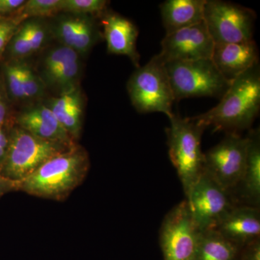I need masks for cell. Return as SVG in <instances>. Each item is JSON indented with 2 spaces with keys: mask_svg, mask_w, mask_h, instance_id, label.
<instances>
[{
  "mask_svg": "<svg viewBox=\"0 0 260 260\" xmlns=\"http://www.w3.org/2000/svg\"><path fill=\"white\" fill-rule=\"evenodd\" d=\"M208 112L192 116L205 127L215 131L239 133L250 129L260 109L259 64L235 78L220 99Z\"/></svg>",
  "mask_w": 260,
  "mask_h": 260,
  "instance_id": "cell-1",
  "label": "cell"
},
{
  "mask_svg": "<svg viewBox=\"0 0 260 260\" xmlns=\"http://www.w3.org/2000/svg\"><path fill=\"white\" fill-rule=\"evenodd\" d=\"M89 169L88 153L76 144L49 159L20 181V191L37 198L64 201L83 184Z\"/></svg>",
  "mask_w": 260,
  "mask_h": 260,
  "instance_id": "cell-2",
  "label": "cell"
},
{
  "mask_svg": "<svg viewBox=\"0 0 260 260\" xmlns=\"http://www.w3.org/2000/svg\"><path fill=\"white\" fill-rule=\"evenodd\" d=\"M166 129L169 155L177 170L186 197L204 172L205 153L201 140L206 127L192 117L174 114Z\"/></svg>",
  "mask_w": 260,
  "mask_h": 260,
  "instance_id": "cell-3",
  "label": "cell"
},
{
  "mask_svg": "<svg viewBox=\"0 0 260 260\" xmlns=\"http://www.w3.org/2000/svg\"><path fill=\"white\" fill-rule=\"evenodd\" d=\"M127 91L135 109L141 114L159 112L171 117L175 102L165 61L156 54L137 68L127 82Z\"/></svg>",
  "mask_w": 260,
  "mask_h": 260,
  "instance_id": "cell-4",
  "label": "cell"
},
{
  "mask_svg": "<svg viewBox=\"0 0 260 260\" xmlns=\"http://www.w3.org/2000/svg\"><path fill=\"white\" fill-rule=\"evenodd\" d=\"M9 145L0 175L21 181L44 162L74 147L38 138L19 126L8 131Z\"/></svg>",
  "mask_w": 260,
  "mask_h": 260,
  "instance_id": "cell-5",
  "label": "cell"
},
{
  "mask_svg": "<svg viewBox=\"0 0 260 260\" xmlns=\"http://www.w3.org/2000/svg\"><path fill=\"white\" fill-rule=\"evenodd\" d=\"M165 66L175 102L198 97L220 99L231 84L211 59L167 61Z\"/></svg>",
  "mask_w": 260,
  "mask_h": 260,
  "instance_id": "cell-6",
  "label": "cell"
},
{
  "mask_svg": "<svg viewBox=\"0 0 260 260\" xmlns=\"http://www.w3.org/2000/svg\"><path fill=\"white\" fill-rule=\"evenodd\" d=\"M256 13L241 5L207 0L204 22L215 44H232L253 40Z\"/></svg>",
  "mask_w": 260,
  "mask_h": 260,
  "instance_id": "cell-7",
  "label": "cell"
},
{
  "mask_svg": "<svg viewBox=\"0 0 260 260\" xmlns=\"http://www.w3.org/2000/svg\"><path fill=\"white\" fill-rule=\"evenodd\" d=\"M249 138L226 133L218 144L205 153V172L231 192L242 180L247 158Z\"/></svg>",
  "mask_w": 260,
  "mask_h": 260,
  "instance_id": "cell-8",
  "label": "cell"
},
{
  "mask_svg": "<svg viewBox=\"0 0 260 260\" xmlns=\"http://www.w3.org/2000/svg\"><path fill=\"white\" fill-rule=\"evenodd\" d=\"M186 198L193 220L201 233L214 230L236 206L231 192L205 170Z\"/></svg>",
  "mask_w": 260,
  "mask_h": 260,
  "instance_id": "cell-9",
  "label": "cell"
},
{
  "mask_svg": "<svg viewBox=\"0 0 260 260\" xmlns=\"http://www.w3.org/2000/svg\"><path fill=\"white\" fill-rule=\"evenodd\" d=\"M200 233L186 200L174 206L166 215L160 229L164 260H194Z\"/></svg>",
  "mask_w": 260,
  "mask_h": 260,
  "instance_id": "cell-10",
  "label": "cell"
},
{
  "mask_svg": "<svg viewBox=\"0 0 260 260\" xmlns=\"http://www.w3.org/2000/svg\"><path fill=\"white\" fill-rule=\"evenodd\" d=\"M159 55L165 62L211 59L214 49L204 20L191 26L166 34L160 43Z\"/></svg>",
  "mask_w": 260,
  "mask_h": 260,
  "instance_id": "cell-11",
  "label": "cell"
},
{
  "mask_svg": "<svg viewBox=\"0 0 260 260\" xmlns=\"http://www.w3.org/2000/svg\"><path fill=\"white\" fill-rule=\"evenodd\" d=\"M50 30L61 45L79 54H87L102 37L95 17L89 15L63 13L54 19Z\"/></svg>",
  "mask_w": 260,
  "mask_h": 260,
  "instance_id": "cell-12",
  "label": "cell"
},
{
  "mask_svg": "<svg viewBox=\"0 0 260 260\" xmlns=\"http://www.w3.org/2000/svg\"><path fill=\"white\" fill-rule=\"evenodd\" d=\"M108 52L128 56L137 68L140 67V54L137 49L138 27L129 19L107 10L101 17Z\"/></svg>",
  "mask_w": 260,
  "mask_h": 260,
  "instance_id": "cell-13",
  "label": "cell"
},
{
  "mask_svg": "<svg viewBox=\"0 0 260 260\" xmlns=\"http://www.w3.org/2000/svg\"><path fill=\"white\" fill-rule=\"evenodd\" d=\"M211 59L220 74L232 83L239 75L259 64V49L254 39L215 44Z\"/></svg>",
  "mask_w": 260,
  "mask_h": 260,
  "instance_id": "cell-14",
  "label": "cell"
},
{
  "mask_svg": "<svg viewBox=\"0 0 260 260\" xmlns=\"http://www.w3.org/2000/svg\"><path fill=\"white\" fill-rule=\"evenodd\" d=\"M214 230L242 249L260 239L259 207L236 205Z\"/></svg>",
  "mask_w": 260,
  "mask_h": 260,
  "instance_id": "cell-15",
  "label": "cell"
},
{
  "mask_svg": "<svg viewBox=\"0 0 260 260\" xmlns=\"http://www.w3.org/2000/svg\"><path fill=\"white\" fill-rule=\"evenodd\" d=\"M16 124L19 127L42 139L64 145L76 144V141L72 138L50 109L44 104L20 113L16 117Z\"/></svg>",
  "mask_w": 260,
  "mask_h": 260,
  "instance_id": "cell-16",
  "label": "cell"
},
{
  "mask_svg": "<svg viewBox=\"0 0 260 260\" xmlns=\"http://www.w3.org/2000/svg\"><path fill=\"white\" fill-rule=\"evenodd\" d=\"M50 28L44 18H28L19 25L7 47L10 60L19 61L42 49L47 44Z\"/></svg>",
  "mask_w": 260,
  "mask_h": 260,
  "instance_id": "cell-17",
  "label": "cell"
},
{
  "mask_svg": "<svg viewBox=\"0 0 260 260\" xmlns=\"http://www.w3.org/2000/svg\"><path fill=\"white\" fill-rule=\"evenodd\" d=\"M207 0H167L160 5L166 34L187 28L204 20Z\"/></svg>",
  "mask_w": 260,
  "mask_h": 260,
  "instance_id": "cell-18",
  "label": "cell"
},
{
  "mask_svg": "<svg viewBox=\"0 0 260 260\" xmlns=\"http://www.w3.org/2000/svg\"><path fill=\"white\" fill-rule=\"evenodd\" d=\"M247 158L240 183L241 197L247 205L259 207L260 203V132L249 129Z\"/></svg>",
  "mask_w": 260,
  "mask_h": 260,
  "instance_id": "cell-19",
  "label": "cell"
},
{
  "mask_svg": "<svg viewBox=\"0 0 260 260\" xmlns=\"http://www.w3.org/2000/svg\"><path fill=\"white\" fill-rule=\"evenodd\" d=\"M241 248L217 231L200 233L194 260H239Z\"/></svg>",
  "mask_w": 260,
  "mask_h": 260,
  "instance_id": "cell-20",
  "label": "cell"
},
{
  "mask_svg": "<svg viewBox=\"0 0 260 260\" xmlns=\"http://www.w3.org/2000/svg\"><path fill=\"white\" fill-rule=\"evenodd\" d=\"M81 72L80 59L68 61L51 73L40 77L45 86L61 90V93L76 88Z\"/></svg>",
  "mask_w": 260,
  "mask_h": 260,
  "instance_id": "cell-21",
  "label": "cell"
},
{
  "mask_svg": "<svg viewBox=\"0 0 260 260\" xmlns=\"http://www.w3.org/2000/svg\"><path fill=\"white\" fill-rule=\"evenodd\" d=\"M62 0H28L18 14L25 20L28 18H45L61 13Z\"/></svg>",
  "mask_w": 260,
  "mask_h": 260,
  "instance_id": "cell-22",
  "label": "cell"
},
{
  "mask_svg": "<svg viewBox=\"0 0 260 260\" xmlns=\"http://www.w3.org/2000/svg\"><path fill=\"white\" fill-rule=\"evenodd\" d=\"M109 2L107 0H62V13L89 15L102 17L107 11Z\"/></svg>",
  "mask_w": 260,
  "mask_h": 260,
  "instance_id": "cell-23",
  "label": "cell"
},
{
  "mask_svg": "<svg viewBox=\"0 0 260 260\" xmlns=\"http://www.w3.org/2000/svg\"><path fill=\"white\" fill-rule=\"evenodd\" d=\"M3 74L10 96L14 100H25L20 61H6L3 65Z\"/></svg>",
  "mask_w": 260,
  "mask_h": 260,
  "instance_id": "cell-24",
  "label": "cell"
},
{
  "mask_svg": "<svg viewBox=\"0 0 260 260\" xmlns=\"http://www.w3.org/2000/svg\"><path fill=\"white\" fill-rule=\"evenodd\" d=\"M22 85L25 99H34L42 96L45 85L40 77L25 63L20 62Z\"/></svg>",
  "mask_w": 260,
  "mask_h": 260,
  "instance_id": "cell-25",
  "label": "cell"
},
{
  "mask_svg": "<svg viewBox=\"0 0 260 260\" xmlns=\"http://www.w3.org/2000/svg\"><path fill=\"white\" fill-rule=\"evenodd\" d=\"M25 19L18 13L13 16L0 17V59L19 25Z\"/></svg>",
  "mask_w": 260,
  "mask_h": 260,
  "instance_id": "cell-26",
  "label": "cell"
},
{
  "mask_svg": "<svg viewBox=\"0 0 260 260\" xmlns=\"http://www.w3.org/2000/svg\"><path fill=\"white\" fill-rule=\"evenodd\" d=\"M25 3V0H0V17L16 15Z\"/></svg>",
  "mask_w": 260,
  "mask_h": 260,
  "instance_id": "cell-27",
  "label": "cell"
},
{
  "mask_svg": "<svg viewBox=\"0 0 260 260\" xmlns=\"http://www.w3.org/2000/svg\"><path fill=\"white\" fill-rule=\"evenodd\" d=\"M239 260H260V239L242 247Z\"/></svg>",
  "mask_w": 260,
  "mask_h": 260,
  "instance_id": "cell-28",
  "label": "cell"
},
{
  "mask_svg": "<svg viewBox=\"0 0 260 260\" xmlns=\"http://www.w3.org/2000/svg\"><path fill=\"white\" fill-rule=\"evenodd\" d=\"M20 191V181L11 180L0 175V200L5 194Z\"/></svg>",
  "mask_w": 260,
  "mask_h": 260,
  "instance_id": "cell-29",
  "label": "cell"
},
{
  "mask_svg": "<svg viewBox=\"0 0 260 260\" xmlns=\"http://www.w3.org/2000/svg\"><path fill=\"white\" fill-rule=\"evenodd\" d=\"M9 145V134L8 131L0 137V170L4 164Z\"/></svg>",
  "mask_w": 260,
  "mask_h": 260,
  "instance_id": "cell-30",
  "label": "cell"
},
{
  "mask_svg": "<svg viewBox=\"0 0 260 260\" xmlns=\"http://www.w3.org/2000/svg\"><path fill=\"white\" fill-rule=\"evenodd\" d=\"M7 115H8V106H7L3 87L0 83V126L5 125Z\"/></svg>",
  "mask_w": 260,
  "mask_h": 260,
  "instance_id": "cell-31",
  "label": "cell"
}]
</instances>
